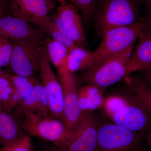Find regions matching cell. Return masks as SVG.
<instances>
[{
    "instance_id": "6da1fadb",
    "label": "cell",
    "mask_w": 151,
    "mask_h": 151,
    "mask_svg": "<svg viewBox=\"0 0 151 151\" xmlns=\"http://www.w3.org/2000/svg\"><path fill=\"white\" fill-rule=\"evenodd\" d=\"M137 0H97L93 14L94 28L101 36L108 30L139 21Z\"/></svg>"
},
{
    "instance_id": "7a4b0ae2",
    "label": "cell",
    "mask_w": 151,
    "mask_h": 151,
    "mask_svg": "<svg viewBox=\"0 0 151 151\" xmlns=\"http://www.w3.org/2000/svg\"><path fill=\"white\" fill-rule=\"evenodd\" d=\"M145 23V19L142 18L133 24L115 28L103 34L100 45L92 52L90 67L85 71L95 69L111 57L134 46L144 29Z\"/></svg>"
},
{
    "instance_id": "3957f363",
    "label": "cell",
    "mask_w": 151,
    "mask_h": 151,
    "mask_svg": "<svg viewBox=\"0 0 151 151\" xmlns=\"http://www.w3.org/2000/svg\"><path fill=\"white\" fill-rule=\"evenodd\" d=\"M24 115L21 128L28 135L54 145L67 147L73 132L68 129L63 121L52 116H42L33 113Z\"/></svg>"
},
{
    "instance_id": "277c9868",
    "label": "cell",
    "mask_w": 151,
    "mask_h": 151,
    "mask_svg": "<svg viewBox=\"0 0 151 151\" xmlns=\"http://www.w3.org/2000/svg\"><path fill=\"white\" fill-rule=\"evenodd\" d=\"M134 46L111 57L95 69L84 71L81 81L88 86L101 90L125 78L128 75L127 65Z\"/></svg>"
},
{
    "instance_id": "5b68a950",
    "label": "cell",
    "mask_w": 151,
    "mask_h": 151,
    "mask_svg": "<svg viewBox=\"0 0 151 151\" xmlns=\"http://www.w3.org/2000/svg\"><path fill=\"white\" fill-rule=\"evenodd\" d=\"M143 134L113 123L101 124L94 151H128L142 144Z\"/></svg>"
},
{
    "instance_id": "8992f818",
    "label": "cell",
    "mask_w": 151,
    "mask_h": 151,
    "mask_svg": "<svg viewBox=\"0 0 151 151\" xmlns=\"http://www.w3.org/2000/svg\"><path fill=\"white\" fill-rule=\"evenodd\" d=\"M45 47L42 49L39 72L48 99L51 116L63 121L64 109L63 90L52 68Z\"/></svg>"
},
{
    "instance_id": "52a82bcc",
    "label": "cell",
    "mask_w": 151,
    "mask_h": 151,
    "mask_svg": "<svg viewBox=\"0 0 151 151\" xmlns=\"http://www.w3.org/2000/svg\"><path fill=\"white\" fill-rule=\"evenodd\" d=\"M55 0H8L12 15L41 30L55 8Z\"/></svg>"
},
{
    "instance_id": "ba28073f",
    "label": "cell",
    "mask_w": 151,
    "mask_h": 151,
    "mask_svg": "<svg viewBox=\"0 0 151 151\" xmlns=\"http://www.w3.org/2000/svg\"><path fill=\"white\" fill-rule=\"evenodd\" d=\"M43 44L33 42L14 43L9 66L13 74L29 77L34 76L39 72Z\"/></svg>"
},
{
    "instance_id": "9c48e42d",
    "label": "cell",
    "mask_w": 151,
    "mask_h": 151,
    "mask_svg": "<svg viewBox=\"0 0 151 151\" xmlns=\"http://www.w3.org/2000/svg\"><path fill=\"white\" fill-rule=\"evenodd\" d=\"M46 34L32 25L13 16L0 17V38L13 43L33 42L44 44Z\"/></svg>"
},
{
    "instance_id": "30bf717a",
    "label": "cell",
    "mask_w": 151,
    "mask_h": 151,
    "mask_svg": "<svg viewBox=\"0 0 151 151\" xmlns=\"http://www.w3.org/2000/svg\"><path fill=\"white\" fill-rule=\"evenodd\" d=\"M58 73L63 93L64 109L63 122L68 129L73 131L82 116L79 91L73 73L67 69Z\"/></svg>"
},
{
    "instance_id": "8fae6325",
    "label": "cell",
    "mask_w": 151,
    "mask_h": 151,
    "mask_svg": "<svg viewBox=\"0 0 151 151\" xmlns=\"http://www.w3.org/2000/svg\"><path fill=\"white\" fill-rule=\"evenodd\" d=\"M101 123L87 111H83L81 119L72 131L68 144L69 151H94L97 146L98 132Z\"/></svg>"
},
{
    "instance_id": "7c38bea8",
    "label": "cell",
    "mask_w": 151,
    "mask_h": 151,
    "mask_svg": "<svg viewBox=\"0 0 151 151\" xmlns=\"http://www.w3.org/2000/svg\"><path fill=\"white\" fill-rule=\"evenodd\" d=\"M132 99V103L114 112L112 118L113 123L143 134L151 126L149 112L133 97Z\"/></svg>"
},
{
    "instance_id": "4fadbf2b",
    "label": "cell",
    "mask_w": 151,
    "mask_h": 151,
    "mask_svg": "<svg viewBox=\"0 0 151 151\" xmlns=\"http://www.w3.org/2000/svg\"><path fill=\"white\" fill-rule=\"evenodd\" d=\"M57 12L62 19L70 37L77 46L85 48L87 44L82 17L70 4L60 5Z\"/></svg>"
},
{
    "instance_id": "5bb4252c",
    "label": "cell",
    "mask_w": 151,
    "mask_h": 151,
    "mask_svg": "<svg viewBox=\"0 0 151 151\" xmlns=\"http://www.w3.org/2000/svg\"><path fill=\"white\" fill-rule=\"evenodd\" d=\"M138 39L127 65L128 75L151 66V32L143 30Z\"/></svg>"
},
{
    "instance_id": "9a60e30c",
    "label": "cell",
    "mask_w": 151,
    "mask_h": 151,
    "mask_svg": "<svg viewBox=\"0 0 151 151\" xmlns=\"http://www.w3.org/2000/svg\"><path fill=\"white\" fill-rule=\"evenodd\" d=\"M18 106L24 114L33 113L42 116H52L46 91L41 81H37L31 93Z\"/></svg>"
},
{
    "instance_id": "2e32d148",
    "label": "cell",
    "mask_w": 151,
    "mask_h": 151,
    "mask_svg": "<svg viewBox=\"0 0 151 151\" xmlns=\"http://www.w3.org/2000/svg\"><path fill=\"white\" fill-rule=\"evenodd\" d=\"M22 131L16 117L0 106V142L2 147L21 137Z\"/></svg>"
},
{
    "instance_id": "e0dca14e",
    "label": "cell",
    "mask_w": 151,
    "mask_h": 151,
    "mask_svg": "<svg viewBox=\"0 0 151 151\" xmlns=\"http://www.w3.org/2000/svg\"><path fill=\"white\" fill-rule=\"evenodd\" d=\"M41 30L52 38L63 44L69 51L77 47L57 12L54 15H50Z\"/></svg>"
},
{
    "instance_id": "ac0fdd59",
    "label": "cell",
    "mask_w": 151,
    "mask_h": 151,
    "mask_svg": "<svg viewBox=\"0 0 151 151\" xmlns=\"http://www.w3.org/2000/svg\"><path fill=\"white\" fill-rule=\"evenodd\" d=\"M128 89L132 97L151 113V90L147 82L142 77L126 76Z\"/></svg>"
},
{
    "instance_id": "d6986e66",
    "label": "cell",
    "mask_w": 151,
    "mask_h": 151,
    "mask_svg": "<svg viewBox=\"0 0 151 151\" xmlns=\"http://www.w3.org/2000/svg\"><path fill=\"white\" fill-rule=\"evenodd\" d=\"M44 46L49 58L57 69L58 72L67 69V59L69 51L61 42L52 38H46Z\"/></svg>"
},
{
    "instance_id": "ffe728a7",
    "label": "cell",
    "mask_w": 151,
    "mask_h": 151,
    "mask_svg": "<svg viewBox=\"0 0 151 151\" xmlns=\"http://www.w3.org/2000/svg\"><path fill=\"white\" fill-rule=\"evenodd\" d=\"M92 52L76 47L69 51L67 59L68 69L72 73L88 70L92 62Z\"/></svg>"
},
{
    "instance_id": "44dd1931",
    "label": "cell",
    "mask_w": 151,
    "mask_h": 151,
    "mask_svg": "<svg viewBox=\"0 0 151 151\" xmlns=\"http://www.w3.org/2000/svg\"><path fill=\"white\" fill-rule=\"evenodd\" d=\"M9 77L20 102L29 95L38 81L34 76L28 77L9 73Z\"/></svg>"
},
{
    "instance_id": "7402d4cb",
    "label": "cell",
    "mask_w": 151,
    "mask_h": 151,
    "mask_svg": "<svg viewBox=\"0 0 151 151\" xmlns=\"http://www.w3.org/2000/svg\"><path fill=\"white\" fill-rule=\"evenodd\" d=\"M70 4L81 13L83 22L86 26L93 20V14L97 0H68Z\"/></svg>"
},
{
    "instance_id": "603a6c76",
    "label": "cell",
    "mask_w": 151,
    "mask_h": 151,
    "mask_svg": "<svg viewBox=\"0 0 151 151\" xmlns=\"http://www.w3.org/2000/svg\"><path fill=\"white\" fill-rule=\"evenodd\" d=\"M33 150L29 135H23L13 142L3 146L0 151H32Z\"/></svg>"
},
{
    "instance_id": "cb8c5ba5",
    "label": "cell",
    "mask_w": 151,
    "mask_h": 151,
    "mask_svg": "<svg viewBox=\"0 0 151 151\" xmlns=\"http://www.w3.org/2000/svg\"><path fill=\"white\" fill-rule=\"evenodd\" d=\"M14 45L10 41L0 38V67H9Z\"/></svg>"
},
{
    "instance_id": "d4e9b609",
    "label": "cell",
    "mask_w": 151,
    "mask_h": 151,
    "mask_svg": "<svg viewBox=\"0 0 151 151\" xmlns=\"http://www.w3.org/2000/svg\"><path fill=\"white\" fill-rule=\"evenodd\" d=\"M142 73V78L145 81L151 90V66L139 71Z\"/></svg>"
},
{
    "instance_id": "484cf974",
    "label": "cell",
    "mask_w": 151,
    "mask_h": 151,
    "mask_svg": "<svg viewBox=\"0 0 151 151\" xmlns=\"http://www.w3.org/2000/svg\"><path fill=\"white\" fill-rule=\"evenodd\" d=\"M45 151H69L65 147H60L52 145V146L45 147Z\"/></svg>"
},
{
    "instance_id": "4316f807",
    "label": "cell",
    "mask_w": 151,
    "mask_h": 151,
    "mask_svg": "<svg viewBox=\"0 0 151 151\" xmlns=\"http://www.w3.org/2000/svg\"><path fill=\"white\" fill-rule=\"evenodd\" d=\"M144 29L147 31L151 32V12L150 13L147 18L145 19V27Z\"/></svg>"
},
{
    "instance_id": "83f0119b",
    "label": "cell",
    "mask_w": 151,
    "mask_h": 151,
    "mask_svg": "<svg viewBox=\"0 0 151 151\" xmlns=\"http://www.w3.org/2000/svg\"><path fill=\"white\" fill-rule=\"evenodd\" d=\"M7 6V3L2 0H0V17L3 15V14L5 10L6 6Z\"/></svg>"
},
{
    "instance_id": "f1b7e54d",
    "label": "cell",
    "mask_w": 151,
    "mask_h": 151,
    "mask_svg": "<svg viewBox=\"0 0 151 151\" xmlns=\"http://www.w3.org/2000/svg\"><path fill=\"white\" fill-rule=\"evenodd\" d=\"M148 131L149 132L146 137V139H147V142L151 150V126Z\"/></svg>"
},
{
    "instance_id": "f546056e",
    "label": "cell",
    "mask_w": 151,
    "mask_h": 151,
    "mask_svg": "<svg viewBox=\"0 0 151 151\" xmlns=\"http://www.w3.org/2000/svg\"><path fill=\"white\" fill-rule=\"evenodd\" d=\"M128 151H147L143 147L142 144L140 145L135 147L133 148V149H131L130 150Z\"/></svg>"
},
{
    "instance_id": "4dcf8cb0",
    "label": "cell",
    "mask_w": 151,
    "mask_h": 151,
    "mask_svg": "<svg viewBox=\"0 0 151 151\" xmlns=\"http://www.w3.org/2000/svg\"><path fill=\"white\" fill-rule=\"evenodd\" d=\"M146 6L151 12V0H144Z\"/></svg>"
},
{
    "instance_id": "1f68e13d",
    "label": "cell",
    "mask_w": 151,
    "mask_h": 151,
    "mask_svg": "<svg viewBox=\"0 0 151 151\" xmlns=\"http://www.w3.org/2000/svg\"><path fill=\"white\" fill-rule=\"evenodd\" d=\"M7 73L6 71L3 70L2 68L0 67V76H2L3 75H5L6 73Z\"/></svg>"
},
{
    "instance_id": "d6a6232c",
    "label": "cell",
    "mask_w": 151,
    "mask_h": 151,
    "mask_svg": "<svg viewBox=\"0 0 151 151\" xmlns=\"http://www.w3.org/2000/svg\"><path fill=\"white\" fill-rule=\"evenodd\" d=\"M55 1L59 3L60 5H64L66 4L65 0H55Z\"/></svg>"
},
{
    "instance_id": "836d02e7",
    "label": "cell",
    "mask_w": 151,
    "mask_h": 151,
    "mask_svg": "<svg viewBox=\"0 0 151 151\" xmlns=\"http://www.w3.org/2000/svg\"><path fill=\"white\" fill-rule=\"evenodd\" d=\"M2 148V146L1 144V142H0V150H1V149Z\"/></svg>"
},
{
    "instance_id": "e575fe53",
    "label": "cell",
    "mask_w": 151,
    "mask_h": 151,
    "mask_svg": "<svg viewBox=\"0 0 151 151\" xmlns=\"http://www.w3.org/2000/svg\"><path fill=\"white\" fill-rule=\"evenodd\" d=\"M2 1H4L6 3H7L8 2V0H2Z\"/></svg>"
},
{
    "instance_id": "d590c367",
    "label": "cell",
    "mask_w": 151,
    "mask_h": 151,
    "mask_svg": "<svg viewBox=\"0 0 151 151\" xmlns=\"http://www.w3.org/2000/svg\"><path fill=\"white\" fill-rule=\"evenodd\" d=\"M32 151H36L35 150H33Z\"/></svg>"
}]
</instances>
